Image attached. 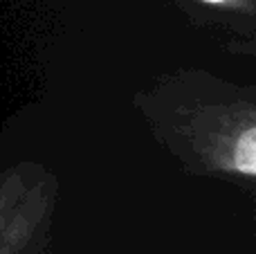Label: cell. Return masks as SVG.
Instances as JSON below:
<instances>
[{
    "label": "cell",
    "mask_w": 256,
    "mask_h": 254,
    "mask_svg": "<svg viewBox=\"0 0 256 254\" xmlns=\"http://www.w3.org/2000/svg\"><path fill=\"white\" fill-rule=\"evenodd\" d=\"M18 180L0 182V254H36L48 236L45 198L22 196Z\"/></svg>",
    "instance_id": "1"
},
{
    "label": "cell",
    "mask_w": 256,
    "mask_h": 254,
    "mask_svg": "<svg viewBox=\"0 0 256 254\" xmlns=\"http://www.w3.org/2000/svg\"><path fill=\"white\" fill-rule=\"evenodd\" d=\"M200 4H207L212 9H222L230 14H245L248 18H252L254 14V0H198Z\"/></svg>",
    "instance_id": "2"
}]
</instances>
